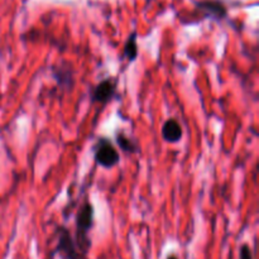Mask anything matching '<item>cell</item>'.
Returning a JSON list of instances; mask_svg holds the SVG:
<instances>
[{
  "mask_svg": "<svg viewBox=\"0 0 259 259\" xmlns=\"http://www.w3.org/2000/svg\"><path fill=\"white\" fill-rule=\"evenodd\" d=\"M94 225V207L93 205L86 202L82 205L80 211L76 217V237L75 244L83 254H88L89 249L91 247L90 238H89V232Z\"/></svg>",
  "mask_w": 259,
  "mask_h": 259,
  "instance_id": "cell-1",
  "label": "cell"
},
{
  "mask_svg": "<svg viewBox=\"0 0 259 259\" xmlns=\"http://www.w3.org/2000/svg\"><path fill=\"white\" fill-rule=\"evenodd\" d=\"M162 137L164 141L169 142V143L179 142L182 137L181 125L175 119H168L162 128Z\"/></svg>",
  "mask_w": 259,
  "mask_h": 259,
  "instance_id": "cell-5",
  "label": "cell"
},
{
  "mask_svg": "<svg viewBox=\"0 0 259 259\" xmlns=\"http://www.w3.org/2000/svg\"><path fill=\"white\" fill-rule=\"evenodd\" d=\"M167 259H177V257H175V255H169V257Z\"/></svg>",
  "mask_w": 259,
  "mask_h": 259,
  "instance_id": "cell-9",
  "label": "cell"
},
{
  "mask_svg": "<svg viewBox=\"0 0 259 259\" xmlns=\"http://www.w3.org/2000/svg\"><path fill=\"white\" fill-rule=\"evenodd\" d=\"M239 259H253L252 249L248 244H243L239 252Z\"/></svg>",
  "mask_w": 259,
  "mask_h": 259,
  "instance_id": "cell-8",
  "label": "cell"
},
{
  "mask_svg": "<svg viewBox=\"0 0 259 259\" xmlns=\"http://www.w3.org/2000/svg\"><path fill=\"white\" fill-rule=\"evenodd\" d=\"M137 55H138V47H137L136 42V33H133L125 45V56L129 61H134Z\"/></svg>",
  "mask_w": 259,
  "mask_h": 259,
  "instance_id": "cell-7",
  "label": "cell"
},
{
  "mask_svg": "<svg viewBox=\"0 0 259 259\" xmlns=\"http://www.w3.org/2000/svg\"><path fill=\"white\" fill-rule=\"evenodd\" d=\"M56 253L61 255L62 259H88L75 244L70 230L66 228L58 229V243L56 247Z\"/></svg>",
  "mask_w": 259,
  "mask_h": 259,
  "instance_id": "cell-2",
  "label": "cell"
},
{
  "mask_svg": "<svg viewBox=\"0 0 259 259\" xmlns=\"http://www.w3.org/2000/svg\"><path fill=\"white\" fill-rule=\"evenodd\" d=\"M95 161L105 168H113L119 162V154L113 144L105 138H101L96 146Z\"/></svg>",
  "mask_w": 259,
  "mask_h": 259,
  "instance_id": "cell-3",
  "label": "cell"
},
{
  "mask_svg": "<svg viewBox=\"0 0 259 259\" xmlns=\"http://www.w3.org/2000/svg\"><path fill=\"white\" fill-rule=\"evenodd\" d=\"M114 94H115V82L111 80H104L94 89L91 98H93V101L106 103L113 98Z\"/></svg>",
  "mask_w": 259,
  "mask_h": 259,
  "instance_id": "cell-4",
  "label": "cell"
},
{
  "mask_svg": "<svg viewBox=\"0 0 259 259\" xmlns=\"http://www.w3.org/2000/svg\"><path fill=\"white\" fill-rule=\"evenodd\" d=\"M116 142H118L119 147L123 149L124 152H129V153H134L137 151V146L134 142H132V139H129L128 137L124 136L123 133H119L116 136Z\"/></svg>",
  "mask_w": 259,
  "mask_h": 259,
  "instance_id": "cell-6",
  "label": "cell"
}]
</instances>
